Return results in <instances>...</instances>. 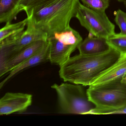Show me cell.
<instances>
[{
	"instance_id": "cell-1",
	"label": "cell",
	"mask_w": 126,
	"mask_h": 126,
	"mask_svg": "<svg viewBox=\"0 0 126 126\" xmlns=\"http://www.w3.org/2000/svg\"><path fill=\"white\" fill-rule=\"evenodd\" d=\"M121 56V53L112 47L108 51L100 54H79L70 57L60 66V76L64 81L89 86L117 62Z\"/></svg>"
},
{
	"instance_id": "cell-2",
	"label": "cell",
	"mask_w": 126,
	"mask_h": 126,
	"mask_svg": "<svg viewBox=\"0 0 126 126\" xmlns=\"http://www.w3.org/2000/svg\"><path fill=\"white\" fill-rule=\"evenodd\" d=\"M79 0H56L27 17L36 28L47 34L48 39L56 33L70 29V22L75 17Z\"/></svg>"
},
{
	"instance_id": "cell-3",
	"label": "cell",
	"mask_w": 126,
	"mask_h": 126,
	"mask_svg": "<svg viewBox=\"0 0 126 126\" xmlns=\"http://www.w3.org/2000/svg\"><path fill=\"white\" fill-rule=\"evenodd\" d=\"M51 88L57 95L60 113L86 115L96 107L90 101L87 90L81 85L67 83L60 85L56 84L51 86Z\"/></svg>"
},
{
	"instance_id": "cell-4",
	"label": "cell",
	"mask_w": 126,
	"mask_h": 126,
	"mask_svg": "<svg viewBox=\"0 0 126 126\" xmlns=\"http://www.w3.org/2000/svg\"><path fill=\"white\" fill-rule=\"evenodd\" d=\"M87 92L90 101L96 107L114 108L126 105L125 77L90 86Z\"/></svg>"
},
{
	"instance_id": "cell-5",
	"label": "cell",
	"mask_w": 126,
	"mask_h": 126,
	"mask_svg": "<svg viewBox=\"0 0 126 126\" xmlns=\"http://www.w3.org/2000/svg\"><path fill=\"white\" fill-rule=\"evenodd\" d=\"M27 27L15 38L10 37L0 42V64L33 43L48 40L47 34L36 28L28 20Z\"/></svg>"
},
{
	"instance_id": "cell-6",
	"label": "cell",
	"mask_w": 126,
	"mask_h": 126,
	"mask_svg": "<svg viewBox=\"0 0 126 126\" xmlns=\"http://www.w3.org/2000/svg\"><path fill=\"white\" fill-rule=\"evenodd\" d=\"M75 17L89 34L97 37L107 39L115 33V26L105 12L91 9L79 2Z\"/></svg>"
},
{
	"instance_id": "cell-7",
	"label": "cell",
	"mask_w": 126,
	"mask_h": 126,
	"mask_svg": "<svg viewBox=\"0 0 126 126\" xmlns=\"http://www.w3.org/2000/svg\"><path fill=\"white\" fill-rule=\"evenodd\" d=\"M32 96L28 94L7 93L0 99V115L25 112L31 105Z\"/></svg>"
},
{
	"instance_id": "cell-8",
	"label": "cell",
	"mask_w": 126,
	"mask_h": 126,
	"mask_svg": "<svg viewBox=\"0 0 126 126\" xmlns=\"http://www.w3.org/2000/svg\"><path fill=\"white\" fill-rule=\"evenodd\" d=\"M46 41H39L33 43L11 57L5 62L0 64V76L9 73L26 61L39 51Z\"/></svg>"
},
{
	"instance_id": "cell-9",
	"label": "cell",
	"mask_w": 126,
	"mask_h": 126,
	"mask_svg": "<svg viewBox=\"0 0 126 126\" xmlns=\"http://www.w3.org/2000/svg\"><path fill=\"white\" fill-rule=\"evenodd\" d=\"M50 49V42L48 39L39 51L9 72L8 76L0 84V88H2L7 81L23 70L49 60Z\"/></svg>"
},
{
	"instance_id": "cell-10",
	"label": "cell",
	"mask_w": 126,
	"mask_h": 126,
	"mask_svg": "<svg viewBox=\"0 0 126 126\" xmlns=\"http://www.w3.org/2000/svg\"><path fill=\"white\" fill-rule=\"evenodd\" d=\"M48 40L50 42L49 60L51 63L60 66L69 59L72 53L77 48L74 46L64 45L53 37Z\"/></svg>"
},
{
	"instance_id": "cell-11",
	"label": "cell",
	"mask_w": 126,
	"mask_h": 126,
	"mask_svg": "<svg viewBox=\"0 0 126 126\" xmlns=\"http://www.w3.org/2000/svg\"><path fill=\"white\" fill-rule=\"evenodd\" d=\"M111 48L107 39L95 36L90 34L77 47L79 54L83 55L100 54L108 51Z\"/></svg>"
},
{
	"instance_id": "cell-12",
	"label": "cell",
	"mask_w": 126,
	"mask_h": 126,
	"mask_svg": "<svg viewBox=\"0 0 126 126\" xmlns=\"http://www.w3.org/2000/svg\"><path fill=\"white\" fill-rule=\"evenodd\" d=\"M126 76V54H121L118 60L100 75L90 86L104 84Z\"/></svg>"
},
{
	"instance_id": "cell-13",
	"label": "cell",
	"mask_w": 126,
	"mask_h": 126,
	"mask_svg": "<svg viewBox=\"0 0 126 126\" xmlns=\"http://www.w3.org/2000/svg\"><path fill=\"white\" fill-rule=\"evenodd\" d=\"M56 0H17L16 5L10 14V17L14 20L18 14L25 12L27 17L45 6L50 5Z\"/></svg>"
},
{
	"instance_id": "cell-14",
	"label": "cell",
	"mask_w": 126,
	"mask_h": 126,
	"mask_svg": "<svg viewBox=\"0 0 126 126\" xmlns=\"http://www.w3.org/2000/svg\"><path fill=\"white\" fill-rule=\"evenodd\" d=\"M53 37L64 45L77 47L82 41L80 34L71 28L66 31L56 33Z\"/></svg>"
},
{
	"instance_id": "cell-15",
	"label": "cell",
	"mask_w": 126,
	"mask_h": 126,
	"mask_svg": "<svg viewBox=\"0 0 126 126\" xmlns=\"http://www.w3.org/2000/svg\"><path fill=\"white\" fill-rule=\"evenodd\" d=\"M28 22V18L18 22L12 23H6V25L0 30V41L21 33L24 31Z\"/></svg>"
},
{
	"instance_id": "cell-16",
	"label": "cell",
	"mask_w": 126,
	"mask_h": 126,
	"mask_svg": "<svg viewBox=\"0 0 126 126\" xmlns=\"http://www.w3.org/2000/svg\"><path fill=\"white\" fill-rule=\"evenodd\" d=\"M107 39L108 43L111 47L121 54H126V34L115 33Z\"/></svg>"
},
{
	"instance_id": "cell-17",
	"label": "cell",
	"mask_w": 126,
	"mask_h": 126,
	"mask_svg": "<svg viewBox=\"0 0 126 126\" xmlns=\"http://www.w3.org/2000/svg\"><path fill=\"white\" fill-rule=\"evenodd\" d=\"M17 0H0V23H6Z\"/></svg>"
},
{
	"instance_id": "cell-18",
	"label": "cell",
	"mask_w": 126,
	"mask_h": 126,
	"mask_svg": "<svg viewBox=\"0 0 126 126\" xmlns=\"http://www.w3.org/2000/svg\"><path fill=\"white\" fill-rule=\"evenodd\" d=\"M83 5L96 11L105 12L109 6L110 0H81Z\"/></svg>"
},
{
	"instance_id": "cell-19",
	"label": "cell",
	"mask_w": 126,
	"mask_h": 126,
	"mask_svg": "<svg viewBox=\"0 0 126 126\" xmlns=\"http://www.w3.org/2000/svg\"><path fill=\"white\" fill-rule=\"evenodd\" d=\"M113 114H126V105L114 108L96 107L87 113V114L91 115Z\"/></svg>"
},
{
	"instance_id": "cell-20",
	"label": "cell",
	"mask_w": 126,
	"mask_h": 126,
	"mask_svg": "<svg viewBox=\"0 0 126 126\" xmlns=\"http://www.w3.org/2000/svg\"><path fill=\"white\" fill-rule=\"evenodd\" d=\"M114 15L115 22L121 30L120 33L126 34V13L119 9L114 12Z\"/></svg>"
},
{
	"instance_id": "cell-21",
	"label": "cell",
	"mask_w": 126,
	"mask_h": 126,
	"mask_svg": "<svg viewBox=\"0 0 126 126\" xmlns=\"http://www.w3.org/2000/svg\"><path fill=\"white\" fill-rule=\"evenodd\" d=\"M118 0L119 2H124L125 1H126V0Z\"/></svg>"
},
{
	"instance_id": "cell-22",
	"label": "cell",
	"mask_w": 126,
	"mask_h": 126,
	"mask_svg": "<svg viewBox=\"0 0 126 126\" xmlns=\"http://www.w3.org/2000/svg\"><path fill=\"white\" fill-rule=\"evenodd\" d=\"M124 2V4L125 7H126V1H125L124 2Z\"/></svg>"
},
{
	"instance_id": "cell-23",
	"label": "cell",
	"mask_w": 126,
	"mask_h": 126,
	"mask_svg": "<svg viewBox=\"0 0 126 126\" xmlns=\"http://www.w3.org/2000/svg\"><path fill=\"white\" fill-rule=\"evenodd\" d=\"M125 79H126V76L125 77Z\"/></svg>"
}]
</instances>
